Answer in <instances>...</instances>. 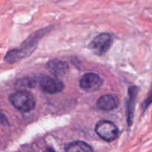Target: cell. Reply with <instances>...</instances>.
<instances>
[{
	"label": "cell",
	"instance_id": "10",
	"mask_svg": "<svg viewBox=\"0 0 152 152\" xmlns=\"http://www.w3.org/2000/svg\"><path fill=\"white\" fill-rule=\"evenodd\" d=\"M36 82L30 77L21 78L16 82V87L18 91H27V89L32 88L35 86Z\"/></svg>",
	"mask_w": 152,
	"mask_h": 152
},
{
	"label": "cell",
	"instance_id": "1",
	"mask_svg": "<svg viewBox=\"0 0 152 152\" xmlns=\"http://www.w3.org/2000/svg\"><path fill=\"white\" fill-rule=\"evenodd\" d=\"M10 101L16 109L23 113L32 111L36 105L35 99L28 91H16L10 96Z\"/></svg>",
	"mask_w": 152,
	"mask_h": 152
},
{
	"label": "cell",
	"instance_id": "3",
	"mask_svg": "<svg viewBox=\"0 0 152 152\" xmlns=\"http://www.w3.org/2000/svg\"><path fill=\"white\" fill-rule=\"evenodd\" d=\"M112 37L111 34L103 33L96 36L90 44L92 51L99 56L105 54L112 45Z\"/></svg>",
	"mask_w": 152,
	"mask_h": 152
},
{
	"label": "cell",
	"instance_id": "7",
	"mask_svg": "<svg viewBox=\"0 0 152 152\" xmlns=\"http://www.w3.org/2000/svg\"><path fill=\"white\" fill-rule=\"evenodd\" d=\"M119 102L120 101L118 97L115 95H102L98 99L96 106L102 111H111L118 107Z\"/></svg>",
	"mask_w": 152,
	"mask_h": 152
},
{
	"label": "cell",
	"instance_id": "11",
	"mask_svg": "<svg viewBox=\"0 0 152 152\" xmlns=\"http://www.w3.org/2000/svg\"><path fill=\"white\" fill-rule=\"evenodd\" d=\"M152 105V83L151 85V87H150L149 91H148V94H147L146 97L144 99L143 102L142 104V114L145 113V111L149 108V106Z\"/></svg>",
	"mask_w": 152,
	"mask_h": 152
},
{
	"label": "cell",
	"instance_id": "5",
	"mask_svg": "<svg viewBox=\"0 0 152 152\" xmlns=\"http://www.w3.org/2000/svg\"><path fill=\"white\" fill-rule=\"evenodd\" d=\"M40 87L46 93L53 94L62 91L64 88V84L58 78L43 76L40 80Z\"/></svg>",
	"mask_w": 152,
	"mask_h": 152
},
{
	"label": "cell",
	"instance_id": "2",
	"mask_svg": "<svg viewBox=\"0 0 152 152\" xmlns=\"http://www.w3.org/2000/svg\"><path fill=\"white\" fill-rule=\"evenodd\" d=\"M95 132L98 136L105 141H112L118 135V129L114 123L108 120L98 122L95 127Z\"/></svg>",
	"mask_w": 152,
	"mask_h": 152
},
{
	"label": "cell",
	"instance_id": "6",
	"mask_svg": "<svg viewBox=\"0 0 152 152\" xmlns=\"http://www.w3.org/2000/svg\"><path fill=\"white\" fill-rule=\"evenodd\" d=\"M139 93V88L133 86L129 89V100L127 102V120L129 126L133 123L135 105H136L137 97Z\"/></svg>",
	"mask_w": 152,
	"mask_h": 152
},
{
	"label": "cell",
	"instance_id": "12",
	"mask_svg": "<svg viewBox=\"0 0 152 152\" xmlns=\"http://www.w3.org/2000/svg\"><path fill=\"white\" fill-rule=\"evenodd\" d=\"M0 124L2 126H8L9 125V122L7 117L1 111H0Z\"/></svg>",
	"mask_w": 152,
	"mask_h": 152
},
{
	"label": "cell",
	"instance_id": "4",
	"mask_svg": "<svg viewBox=\"0 0 152 152\" xmlns=\"http://www.w3.org/2000/svg\"><path fill=\"white\" fill-rule=\"evenodd\" d=\"M103 80L100 76L94 73H88L83 76L80 82V86L83 90L88 92L97 91L102 86Z\"/></svg>",
	"mask_w": 152,
	"mask_h": 152
},
{
	"label": "cell",
	"instance_id": "13",
	"mask_svg": "<svg viewBox=\"0 0 152 152\" xmlns=\"http://www.w3.org/2000/svg\"><path fill=\"white\" fill-rule=\"evenodd\" d=\"M46 152H56V151H55L54 149H53L52 148H50V147H49V148H48L47 149H46Z\"/></svg>",
	"mask_w": 152,
	"mask_h": 152
},
{
	"label": "cell",
	"instance_id": "8",
	"mask_svg": "<svg viewBox=\"0 0 152 152\" xmlns=\"http://www.w3.org/2000/svg\"><path fill=\"white\" fill-rule=\"evenodd\" d=\"M47 67L50 72L55 77L64 76L68 71V64L59 59H53L49 61Z\"/></svg>",
	"mask_w": 152,
	"mask_h": 152
},
{
	"label": "cell",
	"instance_id": "9",
	"mask_svg": "<svg viewBox=\"0 0 152 152\" xmlns=\"http://www.w3.org/2000/svg\"><path fill=\"white\" fill-rule=\"evenodd\" d=\"M65 152H94L90 145L83 141H74L65 148Z\"/></svg>",
	"mask_w": 152,
	"mask_h": 152
}]
</instances>
